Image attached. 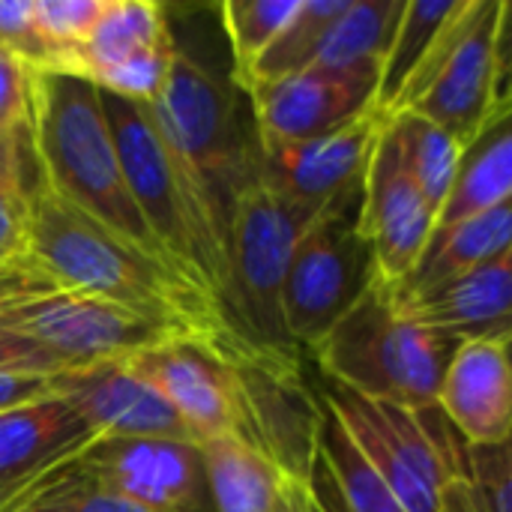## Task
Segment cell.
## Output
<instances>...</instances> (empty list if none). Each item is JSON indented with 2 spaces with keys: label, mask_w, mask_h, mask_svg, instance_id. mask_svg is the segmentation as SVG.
Returning a JSON list of instances; mask_svg holds the SVG:
<instances>
[{
  "label": "cell",
  "mask_w": 512,
  "mask_h": 512,
  "mask_svg": "<svg viewBox=\"0 0 512 512\" xmlns=\"http://www.w3.org/2000/svg\"><path fill=\"white\" fill-rule=\"evenodd\" d=\"M216 15V6H213ZM171 66L150 120L183 177L195 213L231 273V216L237 195L258 174V135L249 96L231 60L210 51V27L168 6ZM234 285V279H231Z\"/></svg>",
  "instance_id": "6da1fadb"
},
{
  "label": "cell",
  "mask_w": 512,
  "mask_h": 512,
  "mask_svg": "<svg viewBox=\"0 0 512 512\" xmlns=\"http://www.w3.org/2000/svg\"><path fill=\"white\" fill-rule=\"evenodd\" d=\"M27 261L57 288L114 303L183 339L204 342L234 363H264L210 297L51 195L39 180L30 189Z\"/></svg>",
  "instance_id": "7a4b0ae2"
},
{
  "label": "cell",
  "mask_w": 512,
  "mask_h": 512,
  "mask_svg": "<svg viewBox=\"0 0 512 512\" xmlns=\"http://www.w3.org/2000/svg\"><path fill=\"white\" fill-rule=\"evenodd\" d=\"M27 147L36 180L51 195L138 249L144 258L180 276L135 207L99 90L90 81L33 69Z\"/></svg>",
  "instance_id": "3957f363"
},
{
  "label": "cell",
  "mask_w": 512,
  "mask_h": 512,
  "mask_svg": "<svg viewBox=\"0 0 512 512\" xmlns=\"http://www.w3.org/2000/svg\"><path fill=\"white\" fill-rule=\"evenodd\" d=\"M312 351L333 384L423 411L435 405L456 345L426 330L405 309L399 285L375 276Z\"/></svg>",
  "instance_id": "277c9868"
},
{
  "label": "cell",
  "mask_w": 512,
  "mask_h": 512,
  "mask_svg": "<svg viewBox=\"0 0 512 512\" xmlns=\"http://www.w3.org/2000/svg\"><path fill=\"white\" fill-rule=\"evenodd\" d=\"M507 33V0H459L405 84L396 111L432 120L465 147L498 108H510Z\"/></svg>",
  "instance_id": "5b68a950"
},
{
  "label": "cell",
  "mask_w": 512,
  "mask_h": 512,
  "mask_svg": "<svg viewBox=\"0 0 512 512\" xmlns=\"http://www.w3.org/2000/svg\"><path fill=\"white\" fill-rule=\"evenodd\" d=\"M0 327L48 351L66 372L183 339L114 303L51 285L27 255L0 270Z\"/></svg>",
  "instance_id": "8992f818"
},
{
  "label": "cell",
  "mask_w": 512,
  "mask_h": 512,
  "mask_svg": "<svg viewBox=\"0 0 512 512\" xmlns=\"http://www.w3.org/2000/svg\"><path fill=\"white\" fill-rule=\"evenodd\" d=\"M324 405L405 512H438L441 489L468 474V444L447 432L438 405L408 411L339 384L327 387Z\"/></svg>",
  "instance_id": "52a82bcc"
},
{
  "label": "cell",
  "mask_w": 512,
  "mask_h": 512,
  "mask_svg": "<svg viewBox=\"0 0 512 512\" xmlns=\"http://www.w3.org/2000/svg\"><path fill=\"white\" fill-rule=\"evenodd\" d=\"M312 219L315 213L273 195L258 174L237 195L231 216L237 324L252 351L282 372H297V348L282 321V285L291 249Z\"/></svg>",
  "instance_id": "ba28073f"
},
{
  "label": "cell",
  "mask_w": 512,
  "mask_h": 512,
  "mask_svg": "<svg viewBox=\"0 0 512 512\" xmlns=\"http://www.w3.org/2000/svg\"><path fill=\"white\" fill-rule=\"evenodd\" d=\"M360 204L363 198L324 210L291 249L282 285V321L294 348H312L378 276L372 249L357 228Z\"/></svg>",
  "instance_id": "9c48e42d"
},
{
  "label": "cell",
  "mask_w": 512,
  "mask_h": 512,
  "mask_svg": "<svg viewBox=\"0 0 512 512\" xmlns=\"http://www.w3.org/2000/svg\"><path fill=\"white\" fill-rule=\"evenodd\" d=\"M168 66V6L153 0H105L90 36L57 72L84 78L102 93L153 105L165 87Z\"/></svg>",
  "instance_id": "30bf717a"
},
{
  "label": "cell",
  "mask_w": 512,
  "mask_h": 512,
  "mask_svg": "<svg viewBox=\"0 0 512 512\" xmlns=\"http://www.w3.org/2000/svg\"><path fill=\"white\" fill-rule=\"evenodd\" d=\"M72 465L144 512H216L195 441L93 438Z\"/></svg>",
  "instance_id": "8fae6325"
},
{
  "label": "cell",
  "mask_w": 512,
  "mask_h": 512,
  "mask_svg": "<svg viewBox=\"0 0 512 512\" xmlns=\"http://www.w3.org/2000/svg\"><path fill=\"white\" fill-rule=\"evenodd\" d=\"M384 123V114L366 111L354 123L312 141H258V177L273 195L315 216L336 204L360 201L366 168Z\"/></svg>",
  "instance_id": "7c38bea8"
},
{
  "label": "cell",
  "mask_w": 512,
  "mask_h": 512,
  "mask_svg": "<svg viewBox=\"0 0 512 512\" xmlns=\"http://www.w3.org/2000/svg\"><path fill=\"white\" fill-rule=\"evenodd\" d=\"M381 66H309L297 75L249 90L255 135L264 144H297L330 135L375 111Z\"/></svg>",
  "instance_id": "4fadbf2b"
},
{
  "label": "cell",
  "mask_w": 512,
  "mask_h": 512,
  "mask_svg": "<svg viewBox=\"0 0 512 512\" xmlns=\"http://www.w3.org/2000/svg\"><path fill=\"white\" fill-rule=\"evenodd\" d=\"M186 423L201 444L216 435H246L237 363L198 339H168L123 360Z\"/></svg>",
  "instance_id": "5bb4252c"
},
{
  "label": "cell",
  "mask_w": 512,
  "mask_h": 512,
  "mask_svg": "<svg viewBox=\"0 0 512 512\" xmlns=\"http://www.w3.org/2000/svg\"><path fill=\"white\" fill-rule=\"evenodd\" d=\"M357 228L372 249L375 273L393 285H399L417 267L435 231V213L429 210L417 183L405 171L396 138L387 123L375 141L366 168Z\"/></svg>",
  "instance_id": "9a60e30c"
},
{
  "label": "cell",
  "mask_w": 512,
  "mask_h": 512,
  "mask_svg": "<svg viewBox=\"0 0 512 512\" xmlns=\"http://www.w3.org/2000/svg\"><path fill=\"white\" fill-rule=\"evenodd\" d=\"M51 390L72 405L93 438L195 441L177 411L123 360L54 375Z\"/></svg>",
  "instance_id": "2e32d148"
},
{
  "label": "cell",
  "mask_w": 512,
  "mask_h": 512,
  "mask_svg": "<svg viewBox=\"0 0 512 512\" xmlns=\"http://www.w3.org/2000/svg\"><path fill=\"white\" fill-rule=\"evenodd\" d=\"M510 339L498 336L456 345L444 369L435 405L471 447L510 444Z\"/></svg>",
  "instance_id": "e0dca14e"
},
{
  "label": "cell",
  "mask_w": 512,
  "mask_h": 512,
  "mask_svg": "<svg viewBox=\"0 0 512 512\" xmlns=\"http://www.w3.org/2000/svg\"><path fill=\"white\" fill-rule=\"evenodd\" d=\"M399 294L405 309L450 345L512 336V249L438 288Z\"/></svg>",
  "instance_id": "ac0fdd59"
},
{
  "label": "cell",
  "mask_w": 512,
  "mask_h": 512,
  "mask_svg": "<svg viewBox=\"0 0 512 512\" xmlns=\"http://www.w3.org/2000/svg\"><path fill=\"white\" fill-rule=\"evenodd\" d=\"M93 432L60 396L0 414V486H24L72 459Z\"/></svg>",
  "instance_id": "d6986e66"
},
{
  "label": "cell",
  "mask_w": 512,
  "mask_h": 512,
  "mask_svg": "<svg viewBox=\"0 0 512 512\" xmlns=\"http://www.w3.org/2000/svg\"><path fill=\"white\" fill-rule=\"evenodd\" d=\"M512 198V105L498 108L462 147L450 192L438 210L435 231L462 225Z\"/></svg>",
  "instance_id": "ffe728a7"
},
{
  "label": "cell",
  "mask_w": 512,
  "mask_h": 512,
  "mask_svg": "<svg viewBox=\"0 0 512 512\" xmlns=\"http://www.w3.org/2000/svg\"><path fill=\"white\" fill-rule=\"evenodd\" d=\"M512 249V207L501 204L462 225L438 231L429 237L417 267L399 282L405 294H420L438 288L450 279L471 273L474 267L498 258Z\"/></svg>",
  "instance_id": "44dd1931"
},
{
  "label": "cell",
  "mask_w": 512,
  "mask_h": 512,
  "mask_svg": "<svg viewBox=\"0 0 512 512\" xmlns=\"http://www.w3.org/2000/svg\"><path fill=\"white\" fill-rule=\"evenodd\" d=\"M207 486L216 512H273L282 495V474L258 447L240 435L201 441Z\"/></svg>",
  "instance_id": "7402d4cb"
},
{
  "label": "cell",
  "mask_w": 512,
  "mask_h": 512,
  "mask_svg": "<svg viewBox=\"0 0 512 512\" xmlns=\"http://www.w3.org/2000/svg\"><path fill=\"white\" fill-rule=\"evenodd\" d=\"M309 480L333 492L327 498H336L339 512H405L402 504L393 498V492L387 489V483L372 471V465L351 444V438L345 435V429L339 426V420L327 405H321V417H318L315 462Z\"/></svg>",
  "instance_id": "603a6c76"
},
{
  "label": "cell",
  "mask_w": 512,
  "mask_h": 512,
  "mask_svg": "<svg viewBox=\"0 0 512 512\" xmlns=\"http://www.w3.org/2000/svg\"><path fill=\"white\" fill-rule=\"evenodd\" d=\"M345 6L348 0H300L297 12L288 18V24L279 30V36L267 45V51L246 75L243 93L315 66L324 39L336 24V18L345 12Z\"/></svg>",
  "instance_id": "cb8c5ba5"
},
{
  "label": "cell",
  "mask_w": 512,
  "mask_h": 512,
  "mask_svg": "<svg viewBox=\"0 0 512 512\" xmlns=\"http://www.w3.org/2000/svg\"><path fill=\"white\" fill-rule=\"evenodd\" d=\"M456 6H459V0H405L393 42L381 63V78H378V93H375L378 114L390 117L396 111V102H399L405 84L423 63L438 30L447 24V18L456 12Z\"/></svg>",
  "instance_id": "d4e9b609"
},
{
  "label": "cell",
  "mask_w": 512,
  "mask_h": 512,
  "mask_svg": "<svg viewBox=\"0 0 512 512\" xmlns=\"http://www.w3.org/2000/svg\"><path fill=\"white\" fill-rule=\"evenodd\" d=\"M387 126L396 138L405 171L411 174V180L417 183L420 195L426 198L429 210L438 219V210L450 192L462 147L441 126L411 111H396L387 120Z\"/></svg>",
  "instance_id": "484cf974"
},
{
  "label": "cell",
  "mask_w": 512,
  "mask_h": 512,
  "mask_svg": "<svg viewBox=\"0 0 512 512\" xmlns=\"http://www.w3.org/2000/svg\"><path fill=\"white\" fill-rule=\"evenodd\" d=\"M405 0H348L345 12L330 27L315 66H360L384 63L393 42L396 24L402 18Z\"/></svg>",
  "instance_id": "4316f807"
},
{
  "label": "cell",
  "mask_w": 512,
  "mask_h": 512,
  "mask_svg": "<svg viewBox=\"0 0 512 512\" xmlns=\"http://www.w3.org/2000/svg\"><path fill=\"white\" fill-rule=\"evenodd\" d=\"M300 0H225L216 3V18L222 36L228 42L231 69L243 90L246 75L267 51V45L279 36L288 18L297 12Z\"/></svg>",
  "instance_id": "83f0119b"
},
{
  "label": "cell",
  "mask_w": 512,
  "mask_h": 512,
  "mask_svg": "<svg viewBox=\"0 0 512 512\" xmlns=\"http://www.w3.org/2000/svg\"><path fill=\"white\" fill-rule=\"evenodd\" d=\"M0 512H144L117 492L105 489L66 459L48 474L36 477Z\"/></svg>",
  "instance_id": "f1b7e54d"
},
{
  "label": "cell",
  "mask_w": 512,
  "mask_h": 512,
  "mask_svg": "<svg viewBox=\"0 0 512 512\" xmlns=\"http://www.w3.org/2000/svg\"><path fill=\"white\" fill-rule=\"evenodd\" d=\"M27 132L0 144V270L27 255L30 237V189L27 180Z\"/></svg>",
  "instance_id": "f546056e"
},
{
  "label": "cell",
  "mask_w": 512,
  "mask_h": 512,
  "mask_svg": "<svg viewBox=\"0 0 512 512\" xmlns=\"http://www.w3.org/2000/svg\"><path fill=\"white\" fill-rule=\"evenodd\" d=\"M105 0H33V24L48 51V66L57 72L75 48L90 36Z\"/></svg>",
  "instance_id": "4dcf8cb0"
},
{
  "label": "cell",
  "mask_w": 512,
  "mask_h": 512,
  "mask_svg": "<svg viewBox=\"0 0 512 512\" xmlns=\"http://www.w3.org/2000/svg\"><path fill=\"white\" fill-rule=\"evenodd\" d=\"M468 486H471L477 512H510V444H492V447L468 444Z\"/></svg>",
  "instance_id": "1f68e13d"
},
{
  "label": "cell",
  "mask_w": 512,
  "mask_h": 512,
  "mask_svg": "<svg viewBox=\"0 0 512 512\" xmlns=\"http://www.w3.org/2000/svg\"><path fill=\"white\" fill-rule=\"evenodd\" d=\"M33 69L0 48V144L27 132Z\"/></svg>",
  "instance_id": "d6a6232c"
},
{
  "label": "cell",
  "mask_w": 512,
  "mask_h": 512,
  "mask_svg": "<svg viewBox=\"0 0 512 512\" xmlns=\"http://www.w3.org/2000/svg\"><path fill=\"white\" fill-rule=\"evenodd\" d=\"M0 48L30 69L48 66V51L33 24V0H0Z\"/></svg>",
  "instance_id": "836d02e7"
},
{
  "label": "cell",
  "mask_w": 512,
  "mask_h": 512,
  "mask_svg": "<svg viewBox=\"0 0 512 512\" xmlns=\"http://www.w3.org/2000/svg\"><path fill=\"white\" fill-rule=\"evenodd\" d=\"M63 363L54 360L48 351L33 345L30 339L0 327V375H63Z\"/></svg>",
  "instance_id": "e575fe53"
},
{
  "label": "cell",
  "mask_w": 512,
  "mask_h": 512,
  "mask_svg": "<svg viewBox=\"0 0 512 512\" xmlns=\"http://www.w3.org/2000/svg\"><path fill=\"white\" fill-rule=\"evenodd\" d=\"M51 393V378L45 375H0V414L48 399Z\"/></svg>",
  "instance_id": "d590c367"
},
{
  "label": "cell",
  "mask_w": 512,
  "mask_h": 512,
  "mask_svg": "<svg viewBox=\"0 0 512 512\" xmlns=\"http://www.w3.org/2000/svg\"><path fill=\"white\" fill-rule=\"evenodd\" d=\"M273 512H324L318 507L312 489L306 480H297V477H285L282 483V495H279V504Z\"/></svg>",
  "instance_id": "8d00e7d4"
},
{
  "label": "cell",
  "mask_w": 512,
  "mask_h": 512,
  "mask_svg": "<svg viewBox=\"0 0 512 512\" xmlns=\"http://www.w3.org/2000/svg\"><path fill=\"white\" fill-rule=\"evenodd\" d=\"M27 486H30V483H24V486H0V510H3V507H6L18 492H24Z\"/></svg>",
  "instance_id": "74e56055"
}]
</instances>
